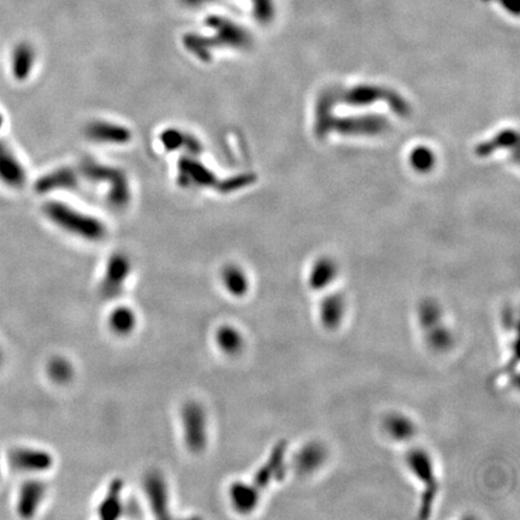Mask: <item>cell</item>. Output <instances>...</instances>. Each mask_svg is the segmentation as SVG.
<instances>
[{"label": "cell", "mask_w": 520, "mask_h": 520, "mask_svg": "<svg viewBox=\"0 0 520 520\" xmlns=\"http://www.w3.org/2000/svg\"><path fill=\"white\" fill-rule=\"evenodd\" d=\"M122 490H123V483L121 480H113L111 485L108 487L105 498L99 505V517L101 519L111 520L121 516L123 512L122 511L123 510Z\"/></svg>", "instance_id": "12"}, {"label": "cell", "mask_w": 520, "mask_h": 520, "mask_svg": "<svg viewBox=\"0 0 520 520\" xmlns=\"http://www.w3.org/2000/svg\"><path fill=\"white\" fill-rule=\"evenodd\" d=\"M347 312V304L340 294H329L324 296L318 306V318L325 329L332 330L341 325Z\"/></svg>", "instance_id": "6"}, {"label": "cell", "mask_w": 520, "mask_h": 520, "mask_svg": "<svg viewBox=\"0 0 520 520\" xmlns=\"http://www.w3.org/2000/svg\"><path fill=\"white\" fill-rule=\"evenodd\" d=\"M52 457L44 450L17 449L13 454V464L23 471H46L52 466Z\"/></svg>", "instance_id": "8"}, {"label": "cell", "mask_w": 520, "mask_h": 520, "mask_svg": "<svg viewBox=\"0 0 520 520\" xmlns=\"http://www.w3.org/2000/svg\"><path fill=\"white\" fill-rule=\"evenodd\" d=\"M418 323L425 332L430 327L444 323V309L435 300H424L418 306Z\"/></svg>", "instance_id": "16"}, {"label": "cell", "mask_w": 520, "mask_h": 520, "mask_svg": "<svg viewBox=\"0 0 520 520\" xmlns=\"http://www.w3.org/2000/svg\"><path fill=\"white\" fill-rule=\"evenodd\" d=\"M144 488L153 514L157 518H169V490L164 476L149 471L145 476Z\"/></svg>", "instance_id": "3"}, {"label": "cell", "mask_w": 520, "mask_h": 520, "mask_svg": "<svg viewBox=\"0 0 520 520\" xmlns=\"http://www.w3.org/2000/svg\"><path fill=\"white\" fill-rule=\"evenodd\" d=\"M184 444L190 452L200 453L207 444V421L204 408L195 401L184 405L181 413Z\"/></svg>", "instance_id": "2"}, {"label": "cell", "mask_w": 520, "mask_h": 520, "mask_svg": "<svg viewBox=\"0 0 520 520\" xmlns=\"http://www.w3.org/2000/svg\"><path fill=\"white\" fill-rule=\"evenodd\" d=\"M223 282L231 295L240 298L246 295L250 289L248 278L243 270L236 266H228L223 273Z\"/></svg>", "instance_id": "18"}, {"label": "cell", "mask_w": 520, "mask_h": 520, "mask_svg": "<svg viewBox=\"0 0 520 520\" xmlns=\"http://www.w3.org/2000/svg\"><path fill=\"white\" fill-rule=\"evenodd\" d=\"M286 442H278L277 446L273 449L269 459L264 465L257 471L252 485H254L260 491H263L266 487H269L273 480L282 478L284 473V457H286Z\"/></svg>", "instance_id": "4"}, {"label": "cell", "mask_w": 520, "mask_h": 520, "mask_svg": "<svg viewBox=\"0 0 520 520\" xmlns=\"http://www.w3.org/2000/svg\"><path fill=\"white\" fill-rule=\"evenodd\" d=\"M383 428L389 439L400 444L411 441L417 432V428L412 418L403 413L389 414L383 423Z\"/></svg>", "instance_id": "9"}, {"label": "cell", "mask_w": 520, "mask_h": 520, "mask_svg": "<svg viewBox=\"0 0 520 520\" xmlns=\"http://www.w3.org/2000/svg\"><path fill=\"white\" fill-rule=\"evenodd\" d=\"M128 274H129L128 260L124 259L123 257H115L113 259H111V261L108 263V270L104 276L101 286H100L101 295L108 300H113V298L120 295L123 291V286L126 283Z\"/></svg>", "instance_id": "5"}, {"label": "cell", "mask_w": 520, "mask_h": 520, "mask_svg": "<svg viewBox=\"0 0 520 520\" xmlns=\"http://www.w3.org/2000/svg\"><path fill=\"white\" fill-rule=\"evenodd\" d=\"M45 490V485L40 482H31L23 487L19 498V511L23 516H33L44 498Z\"/></svg>", "instance_id": "13"}, {"label": "cell", "mask_w": 520, "mask_h": 520, "mask_svg": "<svg viewBox=\"0 0 520 520\" xmlns=\"http://www.w3.org/2000/svg\"><path fill=\"white\" fill-rule=\"evenodd\" d=\"M336 275V266L332 261L327 259L318 260L309 271L307 278L309 289L314 292H323L332 286Z\"/></svg>", "instance_id": "11"}, {"label": "cell", "mask_w": 520, "mask_h": 520, "mask_svg": "<svg viewBox=\"0 0 520 520\" xmlns=\"http://www.w3.org/2000/svg\"><path fill=\"white\" fill-rule=\"evenodd\" d=\"M259 489L251 483L235 482L229 489V496L234 508L240 513H251L260 501Z\"/></svg>", "instance_id": "7"}, {"label": "cell", "mask_w": 520, "mask_h": 520, "mask_svg": "<svg viewBox=\"0 0 520 520\" xmlns=\"http://www.w3.org/2000/svg\"><path fill=\"white\" fill-rule=\"evenodd\" d=\"M406 464L408 470L416 477L418 483L422 485L423 493L419 512L422 518H426L431 513L432 505L435 503L436 495L439 491L435 462L430 454L424 449L413 448L408 452Z\"/></svg>", "instance_id": "1"}, {"label": "cell", "mask_w": 520, "mask_h": 520, "mask_svg": "<svg viewBox=\"0 0 520 520\" xmlns=\"http://www.w3.org/2000/svg\"><path fill=\"white\" fill-rule=\"evenodd\" d=\"M216 341L220 350L229 355H238L243 348V334L230 325H223L218 329Z\"/></svg>", "instance_id": "15"}, {"label": "cell", "mask_w": 520, "mask_h": 520, "mask_svg": "<svg viewBox=\"0 0 520 520\" xmlns=\"http://www.w3.org/2000/svg\"><path fill=\"white\" fill-rule=\"evenodd\" d=\"M49 377L57 383H67L74 376V368L67 359L54 358L49 361Z\"/></svg>", "instance_id": "19"}, {"label": "cell", "mask_w": 520, "mask_h": 520, "mask_svg": "<svg viewBox=\"0 0 520 520\" xmlns=\"http://www.w3.org/2000/svg\"><path fill=\"white\" fill-rule=\"evenodd\" d=\"M327 459L325 448L320 444L311 442L301 447L295 457V466L301 473H312L323 466Z\"/></svg>", "instance_id": "10"}, {"label": "cell", "mask_w": 520, "mask_h": 520, "mask_svg": "<svg viewBox=\"0 0 520 520\" xmlns=\"http://www.w3.org/2000/svg\"><path fill=\"white\" fill-rule=\"evenodd\" d=\"M425 342L431 350L444 353L453 347V332L444 323L425 330Z\"/></svg>", "instance_id": "14"}, {"label": "cell", "mask_w": 520, "mask_h": 520, "mask_svg": "<svg viewBox=\"0 0 520 520\" xmlns=\"http://www.w3.org/2000/svg\"><path fill=\"white\" fill-rule=\"evenodd\" d=\"M110 327L113 329V332L118 335H128L134 330L136 325V316H135L133 309L126 306H120L113 309L110 318H108Z\"/></svg>", "instance_id": "17"}]
</instances>
